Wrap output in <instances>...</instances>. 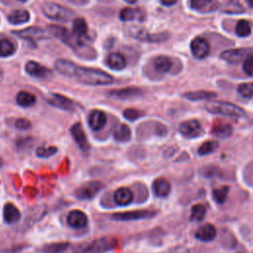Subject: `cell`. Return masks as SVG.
Returning a JSON list of instances; mask_svg holds the SVG:
<instances>
[{
  "instance_id": "obj_38",
  "label": "cell",
  "mask_w": 253,
  "mask_h": 253,
  "mask_svg": "<svg viewBox=\"0 0 253 253\" xmlns=\"http://www.w3.org/2000/svg\"><path fill=\"white\" fill-rule=\"evenodd\" d=\"M58 147L56 146H39L36 149V155L40 158H48L58 153Z\"/></svg>"
},
{
  "instance_id": "obj_20",
  "label": "cell",
  "mask_w": 253,
  "mask_h": 253,
  "mask_svg": "<svg viewBox=\"0 0 253 253\" xmlns=\"http://www.w3.org/2000/svg\"><path fill=\"white\" fill-rule=\"evenodd\" d=\"M153 191L157 197L165 198L171 192V184L165 178H157L153 183Z\"/></svg>"
},
{
  "instance_id": "obj_46",
  "label": "cell",
  "mask_w": 253,
  "mask_h": 253,
  "mask_svg": "<svg viewBox=\"0 0 253 253\" xmlns=\"http://www.w3.org/2000/svg\"><path fill=\"white\" fill-rule=\"evenodd\" d=\"M160 2L164 6H172L177 2V0H160Z\"/></svg>"
},
{
  "instance_id": "obj_40",
  "label": "cell",
  "mask_w": 253,
  "mask_h": 253,
  "mask_svg": "<svg viewBox=\"0 0 253 253\" xmlns=\"http://www.w3.org/2000/svg\"><path fill=\"white\" fill-rule=\"evenodd\" d=\"M124 117L128 120V121H131V122H134L136 120H138L139 118H141L142 116V113L137 109H126L124 111L123 113Z\"/></svg>"
},
{
  "instance_id": "obj_6",
  "label": "cell",
  "mask_w": 253,
  "mask_h": 253,
  "mask_svg": "<svg viewBox=\"0 0 253 253\" xmlns=\"http://www.w3.org/2000/svg\"><path fill=\"white\" fill-rule=\"evenodd\" d=\"M104 188L103 183L99 181H91L81 185L75 191V197L81 201L92 200L101 190Z\"/></svg>"
},
{
  "instance_id": "obj_35",
  "label": "cell",
  "mask_w": 253,
  "mask_h": 253,
  "mask_svg": "<svg viewBox=\"0 0 253 253\" xmlns=\"http://www.w3.org/2000/svg\"><path fill=\"white\" fill-rule=\"evenodd\" d=\"M15 53V47L8 39L0 40V57H10Z\"/></svg>"
},
{
  "instance_id": "obj_41",
  "label": "cell",
  "mask_w": 253,
  "mask_h": 253,
  "mask_svg": "<svg viewBox=\"0 0 253 253\" xmlns=\"http://www.w3.org/2000/svg\"><path fill=\"white\" fill-rule=\"evenodd\" d=\"M15 126H16V128H17L18 130L26 131V130L31 129L32 124H31V122H30L28 119L20 118V119H17V120H16V122H15Z\"/></svg>"
},
{
  "instance_id": "obj_29",
  "label": "cell",
  "mask_w": 253,
  "mask_h": 253,
  "mask_svg": "<svg viewBox=\"0 0 253 253\" xmlns=\"http://www.w3.org/2000/svg\"><path fill=\"white\" fill-rule=\"evenodd\" d=\"M154 65L158 72L166 73V72H169L170 69L172 68L173 63L170 58H168L166 56H159L155 60Z\"/></svg>"
},
{
  "instance_id": "obj_37",
  "label": "cell",
  "mask_w": 253,
  "mask_h": 253,
  "mask_svg": "<svg viewBox=\"0 0 253 253\" xmlns=\"http://www.w3.org/2000/svg\"><path fill=\"white\" fill-rule=\"evenodd\" d=\"M236 33L238 37L245 38L251 34V26L248 21L246 20H239L237 24Z\"/></svg>"
},
{
  "instance_id": "obj_15",
  "label": "cell",
  "mask_w": 253,
  "mask_h": 253,
  "mask_svg": "<svg viewBox=\"0 0 253 253\" xmlns=\"http://www.w3.org/2000/svg\"><path fill=\"white\" fill-rule=\"evenodd\" d=\"M134 200V193L128 187H121L114 193V201L119 206H128Z\"/></svg>"
},
{
  "instance_id": "obj_23",
  "label": "cell",
  "mask_w": 253,
  "mask_h": 253,
  "mask_svg": "<svg viewBox=\"0 0 253 253\" xmlns=\"http://www.w3.org/2000/svg\"><path fill=\"white\" fill-rule=\"evenodd\" d=\"M113 137L114 139L119 142H129L132 138V132L129 128L128 125L126 124H120L113 131Z\"/></svg>"
},
{
  "instance_id": "obj_19",
  "label": "cell",
  "mask_w": 253,
  "mask_h": 253,
  "mask_svg": "<svg viewBox=\"0 0 253 253\" xmlns=\"http://www.w3.org/2000/svg\"><path fill=\"white\" fill-rule=\"evenodd\" d=\"M233 126L225 122L217 121L212 126V134L220 139H226L233 135Z\"/></svg>"
},
{
  "instance_id": "obj_8",
  "label": "cell",
  "mask_w": 253,
  "mask_h": 253,
  "mask_svg": "<svg viewBox=\"0 0 253 253\" xmlns=\"http://www.w3.org/2000/svg\"><path fill=\"white\" fill-rule=\"evenodd\" d=\"M70 133H71L73 140L75 141V142L78 143V145L79 146V148L83 151V153H88V150L90 148V144H89L87 136L82 128L81 124L80 123L74 124L71 126Z\"/></svg>"
},
{
  "instance_id": "obj_50",
  "label": "cell",
  "mask_w": 253,
  "mask_h": 253,
  "mask_svg": "<svg viewBox=\"0 0 253 253\" xmlns=\"http://www.w3.org/2000/svg\"><path fill=\"white\" fill-rule=\"evenodd\" d=\"M1 75H2V70L0 69V77H1Z\"/></svg>"
},
{
  "instance_id": "obj_14",
  "label": "cell",
  "mask_w": 253,
  "mask_h": 253,
  "mask_svg": "<svg viewBox=\"0 0 253 253\" xmlns=\"http://www.w3.org/2000/svg\"><path fill=\"white\" fill-rule=\"evenodd\" d=\"M107 123V116L103 111L93 110L88 117V124L90 129L94 132L102 131Z\"/></svg>"
},
{
  "instance_id": "obj_45",
  "label": "cell",
  "mask_w": 253,
  "mask_h": 253,
  "mask_svg": "<svg viewBox=\"0 0 253 253\" xmlns=\"http://www.w3.org/2000/svg\"><path fill=\"white\" fill-rule=\"evenodd\" d=\"M29 142H32L31 138H24V139H20L17 142V146L19 148H23V147H27L29 146Z\"/></svg>"
},
{
  "instance_id": "obj_25",
  "label": "cell",
  "mask_w": 253,
  "mask_h": 253,
  "mask_svg": "<svg viewBox=\"0 0 253 253\" xmlns=\"http://www.w3.org/2000/svg\"><path fill=\"white\" fill-rule=\"evenodd\" d=\"M107 64L111 69L123 70L126 66V62L123 55L119 53H113L108 57Z\"/></svg>"
},
{
  "instance_id": "obj_9",
  "label": "cell",
  "mask_w": 253,
  "mask_h": 253,
  "mask_svg": "<svg viewBox=\"0 0 253 253\" xmlns=\"http://www.w3.org/2000/svg\"><path fill=\"white\" fill-rule=\"evenodd\" d=\"M192 55L199 60L205 59L210 54V45L204 38H195L190 45Z\"/></svg>"
},
{
  "instance_id": "obj_13",
  "label": "cell",
  "mask_w": 253,
  "mask_h": 253,
  "mask_svg": "<svg viewBox=\"0 0 253 253\" xmlns=\"http://www.w3.org/2000/svg\"><path fill=\"white\" fill-rule=\"evenodd\" d=\"M250 53L249 48H235L227 49L221 54V58L230 63H237L245 60Z\"/></svg>"
},
{
  "instance_id": "obj_49",
  "label": "cell",
  "mask_w": 253,
  "mask_h": 253,
  "mask_svg": "<svg viewBox=\"0 0 253 253\" xmlns=\"http://www.w3.org/2000/svg\"><path fill=\"white\" fill-rule=\"evenodd\" d=\"M2 163H3V161H2V158H0V166H2Z\"/></svg>"
},
{
  "instance_id": "obj_47",
  "label": "cell",
  "mask_w": 253,
  "mask_h": 253,
  "mask_svg": "<svg viewBox=\"0 0 253 253\" xmlns=\"http://www.w3.org/2000/svg\"><path fill=\"white\" fill-rule=\"evenodd\" d=\"M126 2H128V3H131V4H134V3H136L138 0H125Z\"/></svg>"
},
{
  "instance_id": "obj_11",
  "label": "cell",
  "mask_w": 253,
  "mask_h": 253,
  "mask_svg": "<svg viewBox=\"0 0 253 253\" xmlns=\"http://www.w3.org/2000/svg\"><path fill=\"white\" fill-rule=\"evenodd\" d=\"M190 8L199 13H211L220 7L218 0H190Z\"/></svg>"
},
{
  "instance_id": "obj_10",
  "label": "cell",
  "mask_w": 253,
  "mask_h": 253,
  "mask_svg": "<svg viewBox=\"0 0 253 253\" xmlns=\"http://www.w3.org/2000/svg\"><path fill=\"white\" fill-rule=\"evenodd\" d=\"M47 101L52 106L64 111L73 112L77 110V104H75L71 99L61 94H57V93L52 94V96H50V98Z\"/></svg>"
},
{
  "instance_id": "obj_34",
  "label": "cell",
  "mask_w": 253,
  "mask_h": 253,
  "mask_svg": "<svg viewBox=\"0 0 253 253\" xmlns=\"http://www.w3.org/2000/svg\"><path fill=\"white\" fill-rule=\"evenodd\" d=\"M207 214L206 207L203 204H197L192 207L190 221H203Z\"/></svg>"
},
{
  "instance_id": "obj_42",
  "label": "cell",
  "mask_w": 253,
  "mask_h": 253,
  "mask_svg": "<svg viewBox=\"0 0 253 253\" xmlns=\"http://www.w3.org/2000/svg\"><path fill=\"white\" fill-rule=\"evenodd\" d=\"M243 70L249 77H253V56H248L245 59L243 63Z\"/></svg>"
},
{
  "instance_id": "obj_22",
  "label": "cell",
  "mask_w": 253,
  "mask_h": 253,
  "mask_svg": "<svg viewBox=\"0 0 253 253\" xmlns=\"http://www.w3.org/2000/svg\"><path fill=\"white\" fill-rule=\"evenodd\" d=\"M14 34H16L18 37L22 39L31 41L40 40L45 37V31L39 27H30L21 31H15Z\"/></svg>"
},
{
  "instance_id": "obj_24",
  "label": "cell",
  "mask_w": 253,
  "mask_h": 253,
  "mask_svg": "<svg viewBox=\"0 0 253 253\" xmlns=\"http://www.w3.org/2000/svg\"><path fill=\"white\" fill-rule=\"evenodd\" d=\"M121 20L126 21H142L144 20V12L142 9L125 8L120 13Z\"/></svg>"
},
{
  "instance_id": "obj_7",
  "label": "cell",
  "mask_w": 253,
  "mask_h": 253,
  "mask_svg": "<svg viewBox=\"0 0 253 253\" xmlns=\"http://www.w3.org/2000/svg\"><path fill=\"white\" fill-rule=\"evenodd\" d=\"M179 132L182 136L189 139H194L200 137L203 134V128L197 120H188L180 124Z\"/></svg>"
},
{
  "instance_id": "obj_5",
  "label": "cell",
  "mask_w": 253,
  "mask_h": 253,
  "mask_svg": "<svg viewBox=\"0 0 253 253\" xmlns=\"http://www.w3.org/2000/svg\"><path fill=\"white\" fill-rule=\"evenodd\" d=\"M158 215L157 211L150 210H137L132 212H124V213H116L111 216L113 221H140L145 219H153Z\"/></svg>"
},
{
  "instance_id": "obj_1",
  "label": "cell",
  "mask_w": 253,
  "mask_h": 253,
  "mask_svg": "<svg viewBox=\"0 0 253 253\" xmlns=\"http://www.w3.org/2000/svg\"><path fill=\"white\" fill-rule=\"evenodd\" d=\"M56 69L65 77L75 78L79 81L87 85H109L114 82V79L103 70L82 67L66 60L56 62Z\"/></svg>"
},
{
  "instance_id": "obj_43",
  "label": "cell",
  "mask_w": 253,
  "mask_h": 253,
  "mask_svg": "<svg viewBox=\"0 0 253 253\" xmlns=\"http://www.w3.org/2000/svg\"><path fill=\"white\" fill-rule=\"evenodd\" d=\"M155 134L157 135V136H158V137H163V136H165L166 134H167V129H166V126H164V125H162V124H157L156 125V129H155Z\"/></svg>"
},
{
  "instance_id": "obj_44",
  "label": "cell",
  "mask_w": 253,
  "mask_h": 253,
  "mask_svg": "<svg viewBox=\"0 0 253 253\" xmlns=\"http://www.w3.org/2000/svg\"><path fill=\"white\" fill-rule=\"evenodd\" d=\"M169 253H191V252H190V250H189L187 247L179 245V246L173 247V248L170 250Z\"/></svg>"
},
{
  "instance_id": "obj_2",
  "label": "cell",
  "mask_w": 253,
  "mask_h": 253,
  "mask_svg": "<svg viewBox=\"0 0 253 253\" xmlns=\"http://www.w3.org/2000/svg\"><path fill=\"white\" fill-rule=\"evenodd\" d=\"M207 111L213 114H219L222 116L233 118H243L246 116V112L239 106L223 101H208L205 105Z\"/></svg>"
},
{
  "instance_id": "obj_27",
  "label": "cell",
  "mask_w": 253,
  "mask_h": 253,
  "mask_svg": "<svg viewBox=\"0 0 253 253\" xmlns=\"http://www.w3.org/2000/svg\"><path fill=\"white\" fill-rule=\"evenodd\" d=\"M36 96L27 91H21L16 96L17 104L24 108L33 106L36 103Z\"/></svg>"
},
{
  "instance_id": "obj_12",
  "label": "cell",
  "mask_w": 253,
  "mask_h": 253,
  "mask_svg": "<svg viewBox=\"0 0 253 253\" xmlns=\"http://www.w3.org/2000/svg\"><path fill=\"white\" fill-rule=\"evenodd\" d=\"M66 221L70 227L80 230L88 224V217L80 210H72L68 213Z\"/></svg>"
},
{
  "instance_id": "obj_32",
  "label": "cell",
  "mask_w": 253,
  "mask_h": 253,
  "mask_svg": "<svg viewBox=\"0 0 253 253\" xmlns=\"http://www.w3.org/2000/svg\"><path fill=\"white\" fill-rule=\"evenodd\" d=\"M72 30H73V33L74 35L79 37V38H81V37H84L87 33V24L85 22L84 19L82 18H77L74 21H73V26H72Z\"/></svg>"
},
{
  "instance_id": "obj_48",
  "label": "cell",
  "mask_w": 253,
  "mask_h": 253,
  "mask_svg": "<svg viewBox=\"0 0 253 253\" xmlns=\"http://www.w3.org/2000/svg\"><path fill=\"white\" fill-rule=\"evenodd\" d=\"M246 1L250 7H253V0H246Z\"/></svg>"
},
{
  "instance_id": "obj_51",
  "label": "cell",
  "mask_w": 253,
  "mask_h": 253,
  "mask_svg": "<svg viewBox=\"0 0 253 253\" xmlns=\"http://www.w3.org/2000/svg\"><path fill=\"white\" fill-rule=\"evenodd\" d=\"M20 1H22V2H26L27 0H20Z\"/></svg>"
},
{
  "instance_id": "obj_26",
  "label": "cell",
  "mask_w": 253,
  "mask_h": 253,
  "mask_svg": "<svg viewBox=\"0 0 253 253\" xmlns=\"http://www.w3.org/2000/svg\"><path fill=\"white\" fill-rule=\"evenodd\" d=\"M142 94V91L139 88L136 87H128L124 89H119V90H113L110 92V95L119 98V99H130L134 97H138Z\"/></svg>"
},
{
  "instance_id": "obj_4",
  "label": "cell",
  "mask_w": 253,
  "mask_h": 253,
  "mask_svg": "<svg viewBox=\"0 0 253 253\" xmlns=\"http://www.w3.org/2000/svg\"><path fill=\"white\" fill-rule=\"evenodd\" d=\"M43 13L48 19L56 21H69L74 17V12L72 10L54 2L44 3Z\"/></svg>"
},
{
  "instance_id": "obj_18",
  "label": "cell",
  "mask_w": 253,
  "mask_h": 253,
  "mask_svg": "<svg viewBox=\"0 0 253 253\" xmlns=\"http://www.w3.org/2000/svg\"><path fill=\"white\" fill-rule=\"evenodd\" d=\"M21 219V213L19 209L13 204L8 202L3 207V220L8 224L16 223Z\"/></svg>"
},
{
  "instance_id": "obj_3",
  "label": "cell",
  "mask_w": 253,
  "mask_h": 253,
  "mask_svg": "<svg viewBox=\"0 0 253 253\" xmlns=\"http://www.w3.org/2000/svg\"><path fill=\"white\" fill-rule=\"evenodd\" d=\"M119 240L112 237H100L93 242L75 249L73 253H106L117 248Z\"/></svg>"
},
{
  "instance_id": "obj_30",
  "label": "cell",
  "mask_w": 253,
  "mask_h": 253,
  "mask_svg": "<svg viewBox=\"0 0 253 253\" xmlns=\"http://www.w3.org/2000/svg\"><path fill=\"white\" fill-rule=\"evenodd\" d=\"M68 242H53L44 245L40 251L42 253H63L69 247Z\"/></svg>"
},
{
  "instance_id": "obj_36",
  "label": "cell",
  "mask_w": 253,
  "mask_h": 253,
  "mask_svg": "<svg viewBox=\"0 0 253 253\" xmlns=\"http://www.w3.org/2000/svg\"><path fill=\"white\" fill-rule=\"evenodd\" d=\"M229 192H230L229 186H222L221 188L214 189L213 190V198L216 201V203L219 204V205L223 204L225 200H226V198H227V195H229Z\"/></svg>"
},
{
  "instance_id": "obj_17",
  "label": "cell",
  "mask_w": 253,
  "mask_h": 253,
  "mask_svg": "<svg viewBox=\"0 0 253 253\" xmlns=\"http://www.w3.org/2000/svg\"><path fill=\"white\" fill-rule=\"evenodd\" d=\"M196 238H198L201 241L209 242L215 239L217 237V230L215 225L212 223H206L204 225L200 226L196 232Z\"/></svg>"
},
{
  "instance_id": "obj_31",
  "label": "cell",
  "mask_w": 253,
  "mask_h": 253,
  "mask_svg": "<svg viewBox=\"0 0 253 253\" xmlns=\"http://www.w3.org/2000/svg\"><path fill=\"white\" fill-rule=\"evenodd\" d=\"M8 20L10 23H12L14 25L23 24L30 20V14L27 10H25V9L15 10L8 16Z\"/></svg>"
},
{
  "instance_id": "obj_39",
  "label": "cell",
  "mask_w": 253,
  "mask_h": 253,
  "mask_svg": "<svg viewBox=\"0 0 253 253\" xmlns=\"http://www.w3.org/2000/svg\"><path fill=\"white\" fill-rule=\"evenodd\" d=\"M237 91L244 98H253V82L239 84Z\"/></svg>"
},
{
  "instance_id": "obj_16",
  "label": "cell",
  "mask_w": 253,
  "mask_h": 253,
  "mask_svg": "<svg viewBox=\"0 0 253 253\" xmlns=\"http://www.w3.org/2000/svg\"><path fill=\"white\" fill-rule=\"evenodd\" d=\"M26 71L28 74H30L33 78L37 79H47L50 77V70L47 69V67L41 65L40 63L36 62H29L26 64Z\"/></svg>"
},
{
  "instance_id": "obj_33",
  "label": "cell",
  "mask_w": 253,
  "mask_h": 253,
  "mask_svg": "<svg viewBox=\"0 0 253 253\" xmlns=\"http://www.w3.org/2000/svg\"><path fill=\"white\" fill-rule=\"evenodd\" d=\"M220 146V143L217 141H208L204 143H202L198 149V154L202 157L208 156L214 151H216Z\"/></svg>"
},
{
  "instance_id": "obj_28",
  "label": "cell",
  "mask_w": 253,
  "mask_h": 253,
  "mask_svg": "<svg viewBox=\"0 0 253 253\" xmlns=\"http://www.w3.org/2000/svg\"><path fill=\"white\" fill-rule=\"evenodd\" d=\"M217 94L215 92L211 91H205V90H200V91H194V92H187L183 94V97L191 100V101H200V100H211L215 98Z\"/></svg>"
},
{
  "instance_id": "obj_21",
  "label": "cell",
  "mask_w": 253,
  "mask_h": 253,
  "mask_svg": "<svg viewBox=\"0 0 253 253\" xmlns=\"http://www.w3.org/2000/svg\"><path fill=\"white\" fill-rule=\"evenodd\" d=\"M131 34L133 37L137 39H140L142 41H147V42H161V41H165L167 38L166 34L149 35L146 33L145 30L141 28H132Z\"/></svg>"
}]
</instances>
